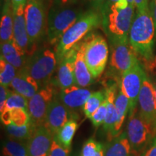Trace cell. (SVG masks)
I'll return each mask as SVG.
<instances>
[{
  "label": "cell",
  "mask_w": 156,
  "mask_h": 156,
  "mask_svg": "<svg viewBox=\"0 0 156 156\" xmlns=\"http://www.w3.org/2000/svg\"><path fill=\"white\" fill-rule=\"evenodd\" d=\"M134 7L128 0H119L101 11L103 28L112 44L129 40Z\"/></svg>",
  "instance_id": "1"
},
{
  "label": "cell",
  "mask_w": 156,
  "mask_h": 156,
  "mask_svg": "<svg viewBox=\"0 0 156 156\" xmlns=\"http://www.w3.org/2000/svg\"><path fill=\"white\" fill-rule=\"evenodd\" d=\"M155 28L150 7L137 10L129 34V39L135 53L147 63L154 58Z\"/></svg>",
  "instance_id": "2"
},
{
  "label": "cell",
  "mask_w": 156,
  "mask_h": 156,
  "mask_svg": "<svg viewBox=\"0 0 156 156\" xmlns=\"http://www.w3.org/2000/svg\"><path fill=\"white\" fill-rule=\"evenodd\" d=\"M102 24L100 12L91 10L85 12L63 35L56 44V54L58 62L85 37L92 29Z\"/></svg>",
  "instance_id": "3"
},
{
  "label": "cell",
  "mask_w": 156,
  "mask_h": 156,
  "mask_svg": "<svg viewBox=\"0 0 156 156\" xmlns=\"http://www.w3.org/2000/svg\"><path fill=\"white\" fill-rule=\"evenodd\" d=\"M125 132L132 150L139 156H142L156 134L153 124L140 115L138 108L129 114Z\"/></svg>",
  "instance_id": "4"
},
{
  "label": "cell",
  "mask_w": 156,
  "mask_h": 156,
  "mask_svg": "<svg viewBox=\"0 0 156 156\" xmlns=\"http://www.w3.org/2000/svg\"><path fill=\"white\" fill-rule=\"evenodd\" d=\"M84 13L80 9L54 5L47 16L46 34L48 42L51 44H57L66 31Z\"/></svg>",
  "instance_id": "5"
},
{
  "label": "cell",
  "mask_w": 156,
  "mask_h": 156,
  "mask_svg": "<svg viewBox=\"0 0 156 156\" xmlns=\"http://www.w3.org/2000/svg\"><path fill=\"white\" fill-rule=\"evenodd\" d=\"M57 62L56 52L50 48H41L28 58L24 68L43 87L49 83Z\"/></svg>",
  "instance_id": "6"
},
{
  "label": "cell",
  "mask_w": 156,
  "mask_h": 156,
  "mask_svg": "<svg viewBox=\"0 0 156 156\" xmlns=\"http://www.w3.org/2000/svg\"><path fill=\"white\" fill-rule=\"evenodd\" d=\"M84 58L93 77L98 78L102 75L108 58V44L103 37L92 35L82 42Z\"/></svg>",
  "instance_id": "7"
},
{
  "label": "cell",
  "mask_w": 156,
  "mask_h": 156,
  "mask_svg": "<svg viewBox=\"0 0 156 156\" xmlns=\"http://www.w3.org/2000/svg\"><path fill=\"white\" fill-rule=\"evenodd\" d=\"M25 18L29 38V48H32L44 34L47 23L44 0H28L25 7Z\"/></svg>",
  "instance_id": "8"
},
{
  "label": "cell",
  "mask_w": 156,
  "mask_h": 156,
  "mask_svg": "<svg viewBox=\"0 0 156 156\" xmlns=\"http://www.w3.org/2000/svg\"><path fill=\"white\" fill-rule=\"evenodd\" d=\"M145 76V72L138 63L123 73L121 77V89L129 101V114H131L137 108L138 98Z\"/></svg>",
  "instance_id": "9"
},
{
  "label": "cell",
  "mask_w": 156,
  "mask_h": 156,
  "mask_svg": "<svg viewBox=\"0 0 156 156\" xmlns=\"http://www.w3.org/2000/svg\"><path fill=\"white\" fill-rule=\"evenodd\" d=\"M55 98L54 87L50 83L43 86L28 100V114L37 126L44 125L51 103Z\"/></svg>",
  "instance_id": "10"
},
{
  "label": "cell",
  "mask_w": 156,
  "mask_h": 156,
  "mask_svg": "<svg viewBox=\"0 0 156 156\" xmlns=\"http://www.w3.org/2000/svg\"><path fill=\"white\" fill-rule=\"evenodd\" d=\"M129 39L112 44L110 67L113 72L121 75L139 63Z\"/></svg>",
  "instance_id": "11"
},
{
  "label": "cell",
  "mask_w": 156,
  "mask_h": 156,
  "mask_svg": "<svg viewBox=\"0 0 156 156\" xmlns=\"http://www.w3.org/2000/svg\"><path fill=\"white\" fill-rule=\"evenodd\" d=\"M138 111L147 122L152 123L155 127V95L154 85L146 75L138 98Z\"/></svg>",
  "instance_id": "12"
},
{
  "label": "cell",
  "mask_w": 156,
  "mask_h": 156,
  "mask_svg": "<svg viewBox=\"0 0 156 156\" xmlns=\"http://www.w3.org/2000/svg\"><path fill=\"white\" fill-rule=\"evenodd\" d=\"M73 117L75 116L69 112V109L59 99L55 98L48 107L44 125L55 136L58 130Z\"/></svg>",
  "instance_id": "13"
},
{
  "label": "cell",
  "mask_w": 156,
  "mask_h": 156,
  "mask_svg": "<svg viewBox=\"0 0 156 156\" xmlns=\"http://www.w3.org/2000/svg\"><path fill=\"white\" fill-rule=\"evenodd\" d=\"M54 135L45 125L38 126L28 141L29 156H48Z\"/></svg>",
  "instance_id": "14"
},
{
  "label": "cell",
  "mask_w": 156,
  "mask_h": 156,
  "mask_svg": "<svg viewBox=\"0 0 156 156\" xmlns=\"http://www.w3.org/2000/svg\"><path fill=\"white\" fill-rule=\"evenodd\" d=\"M80 43L69 51L58 63L57 83L62 88L75 85V63Z\"/></svg>",
  "instance_id": "15"
},
{
  "label": "cell",
  "mask_w": 156,
  "mask_h": 156,
  "mask_svg": "<svg viewBox=\"0 0 156 156\" xmlns=\"http://www.w3.org/2000/svg\"><path fill=\"white\" fill-rule=\"evenodd\" d=\"M10 87L13 91L23 95L28 100L42 87L38 82H37L25 68L17 70V75L12 82Z\"/></svg>",
  "instance_id": "16"
},
{
  "label": "cell",
  "mask_w": 156,
  "mask_h": 156,
  "mask_svg": "<svg viewBox=\"0 0 156 156\" xmlns=\"http://www.w3.org/2000/svg\"><path fill=\"white\" fill-rule=\"evenodd\" d=\"M92 92L85 87L74 85L61 89L59 100L69 109L83 108Z\"/></svg>",
  "instance_id": "17"
},
{
  "label": "cell",
  "mask_w": 156,
  "mask_h": 156,
  "mask_svg": "<svg viewBox=\"0 0 156 156\" xmlns=\"http://www.w3.org/2000/svg\"><path fill=\"white\" fill-rule=\"evenodd\" d=\"M25 6L13 9V36L14 40L21 49L28 53L29 38L25 18Z\"/></svg>",
  "instance_id": "18"
},
{
  "label": "cell",
  "mask_w": 156,
  "mask_h": 156,
  "mask_svg": "<svg viewBox=\"0 0 156 156\" xmlns=\"http://www.w3.org/2000/svg\"><path fill=\"white\" fill-rule=\"evenodd\" d=\"M117 91H118V87L116 84H113L106 89L107 114L103 124V129L106 133L108 141L113 140V133L117 120L116 109L115 106V98H116Z\"/></svg>",
  "instance_id": "19"
},
{
  "label": "cell",
  "mask_w": 156,
  "mask_h": 156,
  "mask_svg": "<svg viewBox=\"0 0 156 156\" xmlns=\"http://www.w3.org/2000/svg\"><path fill=\"white\" fill-rule=\"evenodd\" d=\"M1 55L17 70L23 69L28 61L26 53L19 47L15 40L1 43Z\"/></svg>",
  "instance_id": "20"
},
{
  "label": "cell",
  "mask_w": 156,
  "mask_h": 156,
  "mask_svg": "<svg viewBox=\"0 0 156 156\" xmlns=\"http://www.w3.org/2000/svg\"><path fill=\"white\" fill-rule=\"evenodd\" d=\"M105 156H139L132 150L126 132H122L105 145Z\"/></svg>",
  "instance_id": "21"
},
{
  "label": "cell",
  "mask_w": 156,
  "mask_h": 156,
  "mask_svg": "<svg viewBox=\"0 0 156 156\" xmlns=\"http://www.w3.org/2000/svg\"><path fill=\"white\" fill-rule=\"evenodd\" d=\"M75 85L81 87H86L94 82L95 78L90 71L84 58L83 44L80 43L75 63Z\"/></svg>",
  "instance_id": "22"
},
{
  "label": "cell",
  "mask_w": 156,
  "mask_h": 156,
  "mask_svg": "<svg viewBox=\"0 0 156 156\" xmlns=\"http://www.w3.org/2000/svg\"><path fill=\"white\" fill-rule=\"evenodd\" d=\"M1 43L14 40L13 36V7L11 0H5L2 9L0 25Z\"/></svg>",
  "instance_id": "23"
},
{
  "label": "cell",
  "mask_w": 156,
  "mask_h": 156,
  "mask_svg": "<svg viewBox=\"0 0 156 156\" xmlns=\"http://www.w3.org/2000/svg\"><path fill=\"white\" fill-rule=\"evenodd\" d=\"M115 106L116 109L117 120L114 126L113 139L123 132V126L125 122L128 112H129V101L126 95L123 93L119 85L115 98Z\"/></svg>",
  "instance_id": "24"
},
{
  "label": "cell",
  "mask_w": 156,
  "mask_h": 156,
  "mask_svg": "<svg viewBox=\"0 0 156 156\" xmlns=\"http://www.w3.org/2000/svg\"><path fill=\"white\" fill-rule=\"evenodd\" d=\"M78 128V124L75 116L73 117L58 130L54 136L57 142L64 147L71 149L72 142Z\"/></svg>",
  "instance_id": "25"
},
{
  "label": "cell",
  "mask_w": 156,
  "mask_h": 156,
  "mask_svg": "<svg viewBox=\"0 0 156 156\" xmlns=\"http://www.w3.org/2000/svg\"><path fill=\"white\" fill-rule=\"evenodd\" d=\"M0 117H1L2 122L5 126L13 124L15 126H21L25 125L30 121L28 112L20 108L5 111L1 113Z\"/></svg>",
  "instance_id": "26"
},
{
  "label": "cell",
  "mask_w": 156,
  "mask_h": 156,
  "mask_svg": "<svg viewBox=\"0 0 156 156\" xmlns=\"http://www.w3.org/2000/svg\"><path fill=\"white\" fill-rule=\"evenodd\" d=\"M38 127L32 121H30L25 125L17 126L13 124L5 126V129L9 137L12 139L28 142Z\"/></svg>",
  "instance_id": "27"
},
{
  "label": "cell",
  "mask_w": 156,
  "mask_h": 156,
  "mask_svg": "<svg viewBox=\"0 0 156 156\" xmlns=\"http://www.w3.org/2000/svg\"><path fill=\"white\" fill-rule=\"evenodd\" d=\"M2 153L3 156H29L28 142L7 138L2 142Z\"/></svg>",
  "instance_id": "28"
},
{
  "label": "cell",
  "mask_w": 156,
  "mask_h": 156,
  "mask_svg": "<svg viewBox=\"0 0 156 156\" xmlns=\"http://www.w3.org/2000/svg\"><path fill=\"white\" fill-rule=\"evenodd\" d=\"M106 90H101L93 93L83 106V112L87 118L90 119L94 112L106 100Z\"/></svg>",
  "instance_id": "29"
},
{
  "label": "cell",
  "mask_w": 156,
  "mask_h": 156,
  "mask_svg": "<svg viewBox=\"0 0 156 156\" xmlns=\"http://www.w3.org/2000/svg\"><path fill=\"white\" fill-rule=\"evenodd\" d=\"M17 69L14 66L7 62L1 55L0 58V84L3 86L10 87L15 76L17 75Z\"/></svg>",
  "instance_id": "30"
},
{
  "label": "cell",
  "mask_w": 156,
  "mask_h": 156,
  "mask_svg": "<svg viewBox=\"0 0 156 156\" xmlns=\"http://www.w3.org/2000/svg\"><path fill=\"white\" fill-rule=\"evenodd\" d=\"M17 108L24 109L28 112V100L23 97V95H20L19 93L15 92V91L9 90L5 106L1 113L5 111H9Z\"/></svg>",
  "instance_id": "31"
},
{
  "label": "cell",
  "mask_w": 156,
  "mask_h": 156,
  "mask_svg": "<svg viewBox=\"0 0 156 156\" xmlns=\"http://www.w3.org/2000/svg\"><path fill=\"white\" fill-rule=\"evenodd\" d=\"M107 114V101L106 98L105 100L101 105L100 107L97 109L94 112L92 116H91L90 119L93 124V126L95 127H98L101 125H103L104 124L105 119H106Z\"/></svg>",
  "instance_id": "32"
},
{
  "label": "cell",
  "mask_w": 156,
  "mask_h": 156,
  "mask_svg": "<svg viewBox=\"0 0 156 156\" xmlns=\"http://www.w3.org/2000/svg\"><path fill=\"white\" fill-rule=\"evenodd\" d=\"M98 142L93 138H90L84 143L80 156H95L97 153Z\"/></svg>",
  "instance_id": "33"
},
{
  "label": "cell",
  "mask_w": 156,
  "mask_h": 156,
  "mask_svg": "<svg viewBox=\"0 0 156 156\" xmlns=\"http://www.w3.org/2000/svg\"><path fill=\"white\" fill-rule=\"evenodd\" d=\"M71 149L64 147L57 142L54 136L53 142L48 156H69Z\"/></svg>",
  "instance_id": "34"
},
{
  "label": "cell",
  "mask_w": 156,
  "mask_h": 156,
  "mask_svg": "<svg viewBox=\"0 0 156 156\" xmlns=\"http://www.w3.org/2000/svg\"><path fill=\"white\" fill-rule=\"evenodd\" d=\"M9 93L8 87L0 85V113L4 110Z\"/></svg>",
  "instance_id": "35"
},
{
  "label": "cell",
  "mask_w": 156,
  "mask_h": 156,
  "mask_svg": "<svg viewBox=\"0 0 156 156\" xmlns=\"http://www.w3.org/2000/svg\"><path fill=\"white\" fill-rule=\"evenodd\" d=\"M142 156H156V134L150 145L142 153Z\"/></svg>",
  "instance_id": "36"
},
{
  "label": "cell",
  "mask_w": 156,
  "mask_h": 156,
  "mask_svg": "<svg viewBox=\"0 0 156 156\" xmlns=\"http://www.w3.org/2000/svg\"><path fill=\"white\" fill-rule=\"evenodd\" d=\"M87 2L93 8L96 9V11L98 10V12H101L106 0H87Z\"/></svg>",
  "instance_id": "37"
},
{
  "label": "cell",
  "mask_w": 156,
  "mask_h": 156,
  "mask_svg": "<svg viewBox=\"0 0 156 156\" xmlns=\"http://www.w3.org/2000/svg\"><path fill=\"white\" fill-rule=\"evenodd\" d=\"M148 2H149V0H134V4L137 10H141V9L149 7Z\"/></svg>",
  "instance_id": "38"
},
{
  "label": "cell",
  "mask_w": 156,
  "mask_h": 156,
  "mask_svg": "<svg viewBox=\"0 0 156 156\" xmlns=\"http://www.w3.org/2000/svg\"><path fill=\"white\" fill-rule=\"evenodd\" d=\"M150 10L153 17L154 25L155 28V36H156V0H151L150 4Z\"/></svg>",
  "instance_id": "39"
},
{
  "label": "cell",
  "mask_w": 156,
  "mask_h": 156,
  "mask_svg": "<svg viewBox=\"0 0 156 156\" xmlns=\"http://www.w3.org/2000/svg\"><path fill=\"white\" fill-rule=\"evenodd\" d=\"M77 0H54V5L65 7L71 4L75 3Z\"/></svg>",
  "instance_id": "40"
},
{
  "label": "cell",
  "mask_w": 156,
  "mask_h": 156,
  "mask_svg": "<svg viewBox=\"0 0 156 156\" xmlns=\"http://www.w3.org/2000/svg\"><path fill=\"white\" fill-rule=\"evenodd\" d=\"M12 5L13 9H16L19 8L20 6H25L28 0H11Z\"/></svg>",
  "instance_id": "41"
},
{
  "label": "cell",
  "mask_w": 156,
  "mask_h": 156,
  "mask_svg": "<svg viewBox=\"0 0 156 156\" xmlns=\"http://www.w3.org/2000/svg\"><path fill=\"white\" fill-rule=\"evenodd\" d=\"M95 156H105V145L102 142H98V151Z\"/></svg>",
  "instance_id": "42"
},
{
  "label": "cell",
  "mask_w": 156,
  "mask_h": 156,
  "mask_svg": "<svg viewBox=\"0 0 156 156\" xmlns=\"http://www.w3.org/2000/svg\"><path fill=\"white\" fill-rule=\"evenodd\" d=\"M118 1H119V0H106V3L104 4V5H103V8L101 9V10H102L103 9L106 8V7H108V6H110L111 5H112V4L116 2H118ZM128 2L129 3H131V4H134V0H128Z\"/></svg>",
  "instance_id": "43"
},
{
  "label": "cell",
  "mask_w": 156,
  "mask_h": 156,
  "mask_svg": "<svg viewBox=\"0 0 156 156\" xmlns=\"http://www.w3.org/2000/svg\"><path fill=\"white\" fill-rule=\"evenodd\" d=\"M154 88H155V128L156 129V81L153 83Z\"/></svg>",
  "instance_id": "44"
},
{
  "label": "cell",
  "mask_w": 156,
  "mask_h": 156,
  "mask_svg": "<svg viewBox=\"0 0 156 156\" xmlns=\"http://www.w3.org/2000/svg\"><path fill=\"white\" fill-rule=\"evenodd\" d=\"M77 156H78V155H77ZM79 156H80V155H79Z\"/></svg>",
  "instance_id": "45"
}]
</instances>
